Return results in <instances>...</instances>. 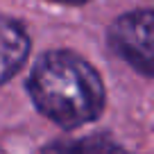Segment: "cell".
I'll list each match as a JSON object with an SVG mask.
<instances>
[{"instance_id":"obj_2","label":"cell","mask_w":154,"mask_h":154,"mask_svg":"<svg viewBox=\"0 0 154 154\" xmlns=\"http://www.w3.org/2000/svg\"><path fill=\"white\" fill-rule=\"evenodd\" d=\"M154 16L152 9H134L118 16L109 25L106 41L113 54L129 63L140 75H154V41H152Z\"/></svg>"},{"instance_id":"obj_5","label":"cell","mask_w":154,"mask_h":154,"mask_svg":"<svg viewBox=\"0 0 154 154\" xmlns=\"http://www.w3.org/2000/svg\"><path fill=\"white\" fill-rule=\"evenodd\" d=\"M48 2H57V5H68V7H82L91 0H48Z\"/></svg>"},{"instance_id":"obj_4","label":"cell","mask_w":154,"mask_h":154,"mask_svg":"<svg viewBox=\"0 0 154 154\" xmlns=\"http://www.w3.org/2000/svg\"><path fill=\"white\" fill-rule=\"evenodd\" d=\"M43 154H125L113 138L104 134H91L77 140H54Z\"/></svg>"},{"instance_id":"obj_1","label":"cell","mask_w":154,"mask_h":154,"mask_svg":"<svg viewBox=\"0 0 154 154\" xmlns=\"http://www.w3.org/2000/svg\"><path fill=\"white\" fill-rule=\"evenodd\" d=\"M27 91L45 118L75 129L104 109V82L91 61L72 50H50L34 63Z\"/></svg>"},{"instance_id":"obj_3","label":"cell","mask_w":154,"mask_h":154,"mask_svg":"<svg viewBox=\"0 0 154 154\" xmlns=\"http://www.w3.org/2000/svg\"><path fill=\"white\" fill-rule=\"evenodd\" d=\"M29 48L32 41L25 25L9 16H0V84L9 82L25 66Z\"/></svg>"}]
</instances>
